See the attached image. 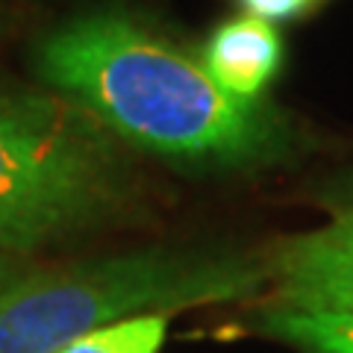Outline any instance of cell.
<instances>
[{
	"label": "cell",
	"instance_id": "obj_1",
	"mask_svg": "<svg viewBox=\"0 0 353 353\" xmlns=\"http://www.w3.org/2000/svg\"><path fill=\"white\" fill-rule=\"evenodd\" d=\"M36 71L106 132L168 159L241 168L289 148L277 115L236 101L201 59L121 9H92L48 30Z\"/></svg>",
	"mask_w": 353,
	"mask_h": 353
},
{
	"label": "cell",
	"instance_id": "obj_2",
	"mask_svg": "<svg viewBox=\"0 0 353 353\" xmlns=\"http://www.w3.org/2000/svg\"><path fill=\"white\" fill-rule=\"evenodd\" d=\"M271 285L268 253L132 250L27 274L0 289V353H59L136 315L236 303Z\"/></svg>",
	"mask_w": 353,
	"mask_h": 353
},
{
	"label": "cell",
	"instance_id": "obj_3",
	"mask_svg": "<svg viewBox=\"0 0 353 353\" xmlns=\"http://www.w3.org/2000/svg\"><path fill=\"white\" fill-rule=\"evenodd\" d=\"M127 194V168L92 115L59 94L0 85V250L92 230Z\"/></svg>",
	"mask_w": 353,
	"mask_h": 353
},
{
	"label": "cell",
	"instance_id": "obj_4",
	"mask_svg": "<svg viewBox=\"0 0 353 353\" xmlns=\"http://www.w3.org/2000/svg\"><path fill=\"white\" fill-rule=\"evenodd\" d=\"M268 253V309L353 312V209H339L327 224L280 239Z\"/></svg>",
	"mask_w": 353,
	"mask_h": 353
},
{
	"label": "cell",
	"instance_id": "obj_5",
	"mask_svg": "<svg viewBox=\"0 0 353 353\" xmlns=\"http://www.w3.org/2000/svg\"><path fill=\"white\" fill-rule=\"evenodd\" d=\"M201 62L227 94L256 103L283 65V39L268 21L239 15L209 36Z\"/></svg>",
	"mask_w": 353,
	"mask_h": 353
},
{
	"label": "cell",
	"instance_id": "obj_6",
	"mask_svg": "<svg viewBox=\"0 0 353 353\" xmlns=\"http://www.w3.org/2000/svg\"><path fill=\"white\" fill-rule=\"evenodd\" d=\"M253 330L301 353H353V312H292L265 306Z\"/></svg>",
	"mask_w": 353,
	"mask_h": 353
},
{
	"label": "cell",
	"instance_id": "obj_7",
	"mask_svg": "<svg viewBox=\"0 0 353 353\" xmlns=\"http://www.w3.org/2000/svg\"><path fill=\"white\" fill-rule=\"evenodd\" d=\"M168 321L171 315L165 312L136 315L94 330V333L71 341L59 353H159L165 336H168Z\"/></svg>",
	"mask_w": 353,
	"mask_h": 353
},
{
	"label": "cell",
	"instance_id": "obj_8",
	"mask_svg": "<svg viewBox=\"0 0 353 353\" xmlns=\"http://www.w3.org/2000/svg\"><path fill=\"white\" fill-rule=\"evenodd\" d=\"M248 9V15H256L262 21H292L297 15H303L315 0H241Z\"/></svg>",
	"mask_w": 353,
	"mask_h": 353
},
{
	"label": "cell",
	"instance_id": "obj_9",
	"mask_svg": "<svg viewBox=\"0 0 353 353\" xmlns=\"http://www.w3.org/2000/svg\"><path fill=\"white\" fill-rule=\"evenodd\" d=\"M321 203L327 209H353V171L336 176V180H330L324 189H321Z\"/></svg>",
	"mask_w": 353,
	"mask_h": 353
},
{
	"label": "cell",
	"instance_id": "obj_10",
	"mask_svg": "<svg viewBox=\"0 0 353 353\" xmlns=\"http://www.w3.org/2000/svg\"><path fill=\"white\" fill-rule=\"evenodd\" d=\"M6 283H12V280H9V268H3V265H0V289H3Z\"/></svg>",
	"mask_w": 353,
	"mask_h": 353
}]
</instances>
